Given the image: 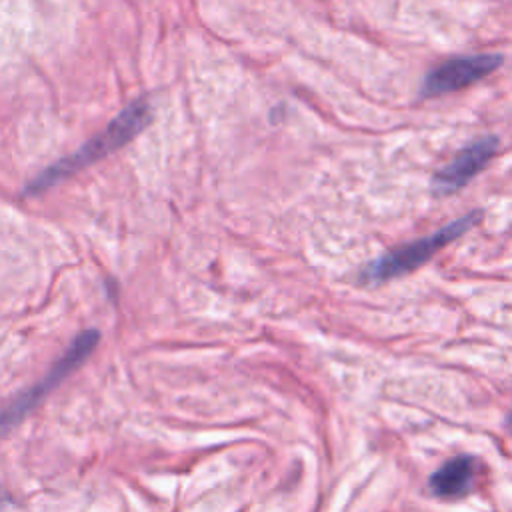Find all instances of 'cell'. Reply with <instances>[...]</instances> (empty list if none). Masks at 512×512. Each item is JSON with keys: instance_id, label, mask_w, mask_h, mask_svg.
<instances>
[{"instance_id": "obj_8", "label": "cell", "mask_w": 512, "mask_h": 512, "mask_svg": "<svg viewBox=\"0 0 512 512\" xmlns=\"http://www.w3.org/2000/svg\"><path fill=\"white\" fill-rule=\"evenodd\" d=\"M510 424H512V418H510Z\"/></svg>"}, {"instance_id": "obj_4", "label": "cell", "mask_w": 512, "mask_h": 512, "mask_svg": "<svg viewBox=\"0 0 512 512\" xmlns=\"http://www.w3.org/2000/svg\"><path fill=\"white\" fill-rule=\"evenodd\" d=\"M502 54L486 52V54H468L456 56L440 62L434 66L422 80L420 96L422 98H436L444 96L462 88H468L482 78L490 76L494 70L502 66Z\"/></svg>"}, {"instance_id": "obj_3", "label": "cell", "mask_w": 512, "mask_h": 512, "mask_svg": "<svg viewBox=\"0 0 512 512\" xmlns=\"http://www.w3.org/2000/svg\"><path fill=\"white\" fill-rule=\"evenodd\" d=\"M98 340H100L98 330L80 332L74 338V342L68 346V350L62 354V358L44 376V380L32 386L30 390L22 392L18 398H14V402H10L0 412V436H4L12 426H16L46 394H50L68 374H72L92 354Z\"/></svg>"}, {"instance_id": "obj_5", "label": "cell", "mask_w": 512, "mask_h": 512, "mask_svg": "<svg viewBox=\"0 0 512 512\" xmlns=\"http://www.w3.org/2000/svg\"><path fill=\"white\" fill-rule=\"evenodd\" d=\"M498 146L500 140L494 134L476 138L474 142L464 146L446 166H442L432 176L434 194L446 196L464 188L476 174H480L488 166V162L496 156Z\"/></svg>"}, {"instance_id": "obj_1", "label": "cell", "mask_w": 512, "mask_h": 512, "mask_svg": "<svg viewBox=\"0 0 512 512\" xmlns=\"http://www.w3.org/2000/svg\"><path fill=\"white\" fill-rule=\"evenodd\" d=\"M150 122V106L146 100H136L130 106H126L100 134H96L92 140H88L84 146H80L70 156L54 162L48 166L42 174H38L26 188L28 194H38L56 182L76 174L78 170L94 164L96 160L108 156L110 152L122 148L128 144L140 130L146 128Z\"/></svg>"}, {"instance_id": "obj_7", "label": "cell", "mask_w": 512, "mask_h": 512, "mask_svg": "<svg viewBox=\"0 0 512 512\" xmlns=\"http://www.w3.org/2000/svg\"><path fill=\"white\" fill-rule=\"evenodd\" d=\"M4 504H6V496H4V492L0 488V506H4Z\"/></svg>"}, {"instance_id": "obj_6", "label": "cell", "mask_w": 512, "mask_h": 512, "mask_svg": "<svg viewBox=\"0 0 512 512\" xmlns=\"http://www.w3.org/2000/svg\"><path fill=\"white\" fill-rule=\"evenodd\" d=\"M478 462L472 456H456L430 476V488L442 498H460L472 490Z\"/></svg>"}, {"instance_id": "obj_2", "label": "cell", "mask_w": 512, "mask_h": 512, "mask_svg": "<svg viewBox=\"0 0 512 512\" xmlns=\"http://www.w3.org/2000/svg\"><path fill=\"white\" fill-rule=\"evenodd\" d=\"M482 218V210H472L450 224H444L442 228L416 238L408 244L396 246L394 250L382 254L380 258L366 264L360 272V280L364 282H386L404 274L414 272L416 268L424 266L432 256H436L444 246L466 234L470 228H474Z\"/></svg>"}]
</instances>
